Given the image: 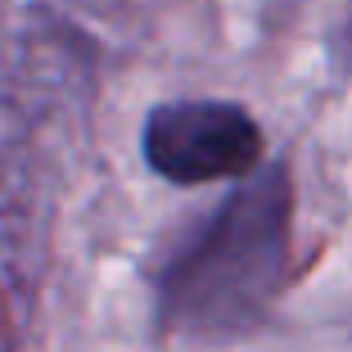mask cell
Masks as SVG:
<instances>
[{"mask_svg":"<svg viewBox=\"0 0 352 352\" xmlns=\"http://www.w3.org/2000/svg\"><path fill=\"white\" fill-rule=\"evenodd\" d=\"M145 158L176 186L244 176L262 158V131L249 109L226 100L158 104L145 122Z\"/></svg>","mask_w":352,"mask_h":352,"instance_id":"7a4b0ae2","label":"cell"},{"mask_svg":"<svg viewBox=\"0 0 352 352\" xmlns=\"http://www.w3.org/2000/svg\"><path fill=\"white\" fill-rule=\"evenodd\" d=\"M289 176L258 172L195 230L158 285V316L186 339H230L262 321L289 258Z\"/></svg>","mask_w":352,"mask_h":352,"instance_id":"6da1fadb","label":"cell"}]
</instances>
